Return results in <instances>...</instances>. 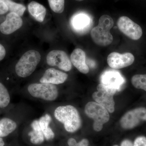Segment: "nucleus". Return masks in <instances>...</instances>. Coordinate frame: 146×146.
Wrapping results in <instances>:
<instances>
[{
	"mask_svg": "<svg viewBox=\"0 0 146 146\" xmlns=\"http://www.w3.org/2000/svg\"><path fill=\"white\" fill-rule=\"evenodd\" d=\"M56 119L64 125L65 130L74 133L81 127V119L75 107L71 105L60 106L55 110Z\"/></svg>",
	"mask_w": 146,
	"mask_h": 146,
	"instance_id": "nucleus-1",
	"label": "nucleus"
},
{
	"mask_svg": "<svg viewBox=\"0 0 146 146\" xmlns=\"http://www.w3.org/2000/svg\"><path fill=\"white\" fill-rule=\"evenodd\" d=\"M114 25L113 19L109 15L101 16L98 25L91 30V35L95 44L101 46H106L110 45L113 38L110 30Z\"/></svg>",
	"mask_w": 146,
	"mask_h": 146,
	"instance_id": "nucleus-2",
	"label": "nucleus"
},
{
	"mask_svg": "<svg viewBox=\"0 0 146 146\" xmlns=\"http://www.w3.org/2000/svg\"><path fill=\"white\" fill-rule=\"evenodd\" d=\"M41 59V54L37 51L31 50L27 52L16 64V74L22 78L31 75L35 70Z\"/></svg>",
	"mask_w": 146,
	"mask_h": 146,
	"instance_id": "nucleus-3",
	"label": "nucleus"
},
{
	"mask_svg": "<svg viewBox=\"0 0 146 146\" xmlns=\"http://www.w3.org/2000/svg\"><path fill=\"white\" fill-rule=\"evenodd\" d=\"M84 111L89 117L94 120L93 128L97 132L101 131L103 125L109 121V112L106 108L96 102H88L85 106Z\"/></svg>",
	"mask_w": 146,
	"mask_h": 146,
	"instance_id": "nucleus-4",
	"label": "nucleus"
},
{
	"mask_svg": "<svg viewBox=\"0 0 146 146\" xmlns=\"http://www.w3.org/2000/svg\"><path fill=\"white\" fill-rule=\"evenodd\" d=\"M28 91L35 98L50 101L56 99L58 96L57 87L52 84H32L28 87Z\"/></svg>",
	"mask_w": 146,
	"mask_h": 146,
	"instance_id": "nucleus-5",
	"label": "nucleus"
},
{
	"mask_svg": "<svg viewBox=\"0 0 146 146\" xmlns=\"http://www.w3.org/2000/svg\"><path fill=\"white\" fill-rule=\"evenodd\" d=\"M146 121V108L139 107L128 111L122 117L120 123L125 129H131Z\"/></svg>",
	"mask_w": 146,
	"mask_h": 146,
	"instance_id": "nucleus-6",
	"label": "nucleus"
},
{
	"mask_svg": "<svg viewBox=\"0 0 146 146\" xmlns=\"http://www.w3.org/2000/svg\"><path fill=\"white\" fill-rule=\"evenodd\" d=\"M117 25L120 31L132 40H138L142 36L143 30L141 27L127 16L119 18Z\"/></svg>",
	"mask_w": 146,
	"mask_h": 146,
	"instance_id": "nucleus-7",
	"label": "nucleus"
},
{
	"mask_svg": "<svg viewBox=\"0 0 146 146\" xmlns=\"http://www.w3.org/2000/svg\"><path fill=\"white\" fill-rule=\"evenodd\" d=\"M47 64L50 66H57L66 72L70 70L72 68V62L67 54L60 50H54L47 55Z\"/></svg>",
	"mask_w": 146,
	"mask_h": 146,
	"instance_id": "nucleus-8",
	"label": "nucleus"
},
{
	"mask_svg": "<svg viewBox=\"0 0 146 146\" xmlns=\"http://www.w3.org/2000/svg\"><path fill=\"white\" fill-rule=\"evenodd\" d=\"M70 24L71 28L74 32L79 35H84L91 29L93 21L88 14L79 13L72 17Z\"/></svg>",
	"mask_w": 146,
	"mask_h": 146,
	"instance_id": "nucleus-9",
	"label": "nucleus"
},
{
	"mask_svg": "<svg viewBox=\"0 0 146 146\" xmlns=\"http://www.w3.org/2000/svg\"><path fill=\"white\" fill-rule=\"evenodd\" d=\"M125 82L121 74L115 70L106 71L102 75L100 83L117 92L122 88Z\"/></svg>",
	"mask_w": 146,
	"mask_h": 146,
	"instance_id": "nucleus-10",
	"label": "nucleus"
},
{
	"mask_svg": "<svg viewBox=\"0 0 146 146\" xmlns=\"http://www.w3.org/2000/svg\"><path fill=\"white\" fill-rule=\"evenodd\" d=\"M135 58L133 54L129 52L123 54L113 52L107 58V63L110 68L120 69L130 66L134 62Z\"/></svg>",
	"mask_w": 146,
	"mask_h": 146,
	"instance_id": "nucleus-11",
	"label": "nucleus"
},
{
	"mask_svg": "<svg viewBox=\"0 0 146 146\" xmlns=\"http://www.w3.org/2000/svg\"><path fill=\"white\" fill-rule=\"evenodd\" d=\"M23 24L21 16L10 12L7 15L5 21L0 25V31L4 35H10L21 28Z\"/></svg>",
	"mask_w": 146,
	"mask_h": 146,
	"instance_id": "nucleus-12",
	"label": "nucleus"
},
{
	"mask_svg": "<svg viewBox=\"0 0 146 146\" xmlns=\"http://www.w3.org/2000/svg\"><path fill=\"white\" fill-rule=\"evenodd\" d=\"M68 78V75L54 68H49L46 71L40 80L41 83L59 84L64 83Z\"/></svg>",
	"mask_w": 146,
	"mask_h": 146,
	"instance_id": "nucleus-13",
	"label": "nucleus"
},
{
	"mask_svg": "<svg viewBox=\"0 0 146 146\" xmlns=\"http://www.w3.org/2000/svg\"><path fill=\"white\" fill-rule=\"evenodd\" d=\"M113 96L114 95L108 92L98 91L94 92L92 97L96 102L106 108L110 113H112L115 110V103Z\"/></svg>",
	"mask_w": 146,
	"mask_h": 146,
	"instance_id": "nucleus-14",
	"label": "nucleus"
},
{
	"mask_svg": "<svg viewBox=\"0 0 146 146\" xmlns=\"http://www.w3.org/2000/svg\"><path fill=\"white\" fill-rule=\"evenodd\" d=\"M72 64L80 72L84 74L89 73V68L86 62V54L83 50L80 48L74 50L71 55Z\"/></svg>",
	"mask_w": 146,
	"mask_h": 146,
	"instance_id": "nucleus-15",
	"label": "nucleus"
},
{
	"mask_svg": "<svg viewBox=\"0 0 146 146\" xmlns=\"http://www.w3.org/2000/svg\"><path fill=\"white\" fill-rule=\"evenodd\" d=\"M29 12L36 21L42 23L46 15V9L39 3L31 2L28 5Z\"/></svg>",
	"mask_w": 146,
	"mask_h": 146,
	"instance_id": "nucleus-16",
	"label": "nucleus"
},
{
	"mask_svg": "<svg viewBox=\"0 0 146 146\" xmlns=\"http://www.w3.org/2000/svg\"><path fill=\"white\" fill-rule=\"evenodd\" d=\"M33 130L29 133L30 141L34 145H39L44 142L45 137L39 125V121L35 120L31 123Z\"/></svg>",
	"mask_w": 146,
	"mask_h": 146,
	"instance_id": "nucleus-17",
	"label": "nucleus"
},
{
	"mask_svg": "<svg viewBox=\"0 0 146 146\" xmlns=\"http://www.w3.org/2000/svg\"><path fill=\"white\" fill-rule=\"evenodd\" d=\"M51 120V117L48 114L43 116L39 120L40 128L44 136L45 139L47 141L52 140L54 137V133L49 126Z\"/></svg>",
	"mask_w": 146,
	"mask_h": 146,
	"instance_id": "nucleus-18",
	"label": "nucleus"
},
{
	"mask_svg": "<svg viewBox=\"0 0 146 146\" xmlns=\"http://www.w3.org/2000/svg\"><path fill=\"white\" fill-rule=\"evenodd\" d=\"M17 127V124L13 120L3 118L0 121V138L8 136Z\"/></svg>",
	"mask_w": 146,
	"mask_h": 146,
	"instance_id": "nucleus-19",
	"label": "nucleus"
},
{
	"mask_svg": "<svg viewBox=\"0 0 146 146\" xmlns=\"http://www.w3.org/2000/svg\"><path fill=\"white\" fill-rule=\"evenodd\" d=\"M7 6L8 7L9 11L10 12H12L18 14L19 16H22L23 15L25 11L26 10L25 7L21 4L17 3L11 0H2Z\"/></svg>",
	"mask_w": 146,
	"mask_h": 146,
	"instance_id": "nucleus-20",
	"label": "nucleus"
},
{
	"mask_svg": "<svg viewBox=\"0 0 146 146\" xmlns=\"http://www.w3.org/2000/svg\"><path fill=\"white\" fill-rule=\"evenodd\" d=\"M131 83L136 89L146 91V74H136L132 77Z\"/></svg>",
	"mask_w": 146,
	"mask_h": 146,
	"instance_id": "nucleus-21",
	"label": "nucleus"
},
{
	"mask_svg": "<svg viewBox=\"0 0 146 146\" xmlns=\"http://www.w3.org/2000/svg\"><path fill=\"white\" fill-rule=\"evenodd\" d=\"M10 96L3 84L0 82V107H7L10 102Z\"/></svg>",
	"mask_w": 146,
	"mask_h": 146,
	"instance_id": "nucleus-22",
	"label": "nucleus"
},
{
	"mask_svg": "<svg viewBox=\"0 0 146 146\" xmlns=\"http://www.w3.org/2000/svg\"><path fill=\"white\" fill-rule=\"evenodd\" d=\"M50 7L55 13H60L65 8V0H48Z\"/></svg>",
	"mask_w": 146,
	"mask_h": 146,
	"instance_id": "nucleus-23",
	"label": "nucleus"
},
{
	"mask_svg": "<svg viewBox=\"0 0 146 146\" xmlns=\"http://www.w3.org/2000/svg\"><path fill=\"white\" fill-rule=\"evenodd\" d=\"M68 144L69 146H89V141L88 139L84 138L77 143L74 138H70L68 141Z\"/></svg>",
	"mask_w": 146,
	"mask_h": 146,
	"instance_id": "nucleus-24",
	"label": "nucleus"
},
{
	"mask_svg": "<svg viewBox=\"0 0 146 146\" xmlns=\"http://www.w3.org/2000/svg\"><path fill=\"white\" fill-rule=\"evenodd\" d=\"M133 146H146V137L140 136L136 138L133 143Z\"/></svg>",
	"mask_w": 146,
	"mask_h": 146,
	"instance_id": "nucleus-25",
	"label": "nucleus"
},
{
	"mask_svg": "<svg viewBox=\"0 0 146 146\" xmlns=\"http://www.w3.org/2000/svg\"><path fill=\"white\" fill-rule=\"evenodd\" d=\"M9 11L8 7L2 0H0V15L5 14Z\"/></svg>",
	"mask_w": 146,
	"mask_h": 146,
	"instance_id": "nucleus-26",
	"label": "nucleus"
},
{
	"mask_svg": "<svg viewBox=\"0 0 146 146\" xmlns=\"http://www.w3.org/2000/svg\"><path fill=\"white\" fill-rule=\"evenodd\" d=\"M6 50L5 47L2 45L0 44V61L3 60L5 56Z\"/></svg>",
	"mask_w": 146,
	"mask_h": 146,
	"instance_id": "nucleus-27",
	"label": "nucleus"
},
{
	"mask_svg": "<svg viewBox=\"0 0 146 146\" xmlns=\"http://www.w3.org/2000/svg\"><path fill=\"white\" fill-rule=\"evenodd\" d=\"M120 146H133V144L130 140L125 139L121 142Z\"/></svg>",
	"mask_w": 146,
	"mask_h": 146,
	"instance_id": "nucleus-28",
	"label": "nucleus"
},
{
	"mask_svg": "<svg viewBox=\"0 0 146 146\" xmlns=\"http://www.w3.org/2000/svg\"><path fill=\"white\" fill-rule=\"evenodd\" d=\"M5 145V143L3 141L2 138H0V146H4Z\"/></svg>",
	"mask_w": 146,
	"mask_h": 146,
	"instance_id": "nucleus-29",
	"label": "nucleus"
},
{
	"mask_svg": "<svg viewBox=\"0 0 146 146\" xmlns=\"http://www.w3.org/2000/svg\"><path fill=\"white\" fill-rule=\"evenodd\" d=\"M76 1H83L84 0H75Z\"/></svg>",
	"mask_w": 146,
	"mask_h": 146,
	"instance_id": "nucleus-30",
	"label": "nucleus"
},
{
	"mask_svg": "<svg viewBox=\"0 0 146 146\" xmlns=\"http://www.w3.org/2000/svg\"><path fill=\"white\" fill-rule=\"evenodd\" d=\"M119 146V145H114V146Z\"/></svg>",
	"mask_w": 146,
	"mask_h": 146,
	"instance_id": "nucleus-31",
	"label": "nucleus"
}]
</instances>
